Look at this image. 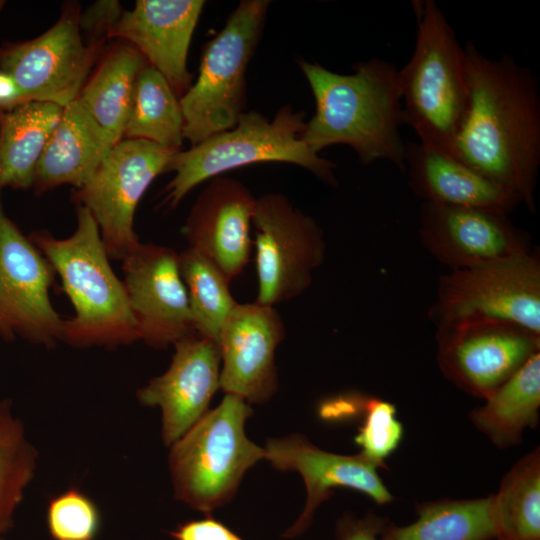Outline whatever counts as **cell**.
<instances>
[{
    "label": "cell",
    "instance_id": "obj_1",
    "mask_svg": "<svg viewBox=\"0 0 540 540\" xmlns=\"http://www.w3.org/2000/svg\"><path fill=\"white\" fill-rule=\"evenodd\" d=\"M466 113L450 155L514 193L536 212L540 166V97L536 76L512 56H484L465 46Z\"/></svg>",
    "mask_w": 540,
    "mask_h": 540
},
{
    "label": "cell",
    "instance_id": "obj_2",
    "mask_svg": "<svg viewBox=\"0 0 540 540\" xmlns=\"http://www.w3.org/2000/svg\"><path fill=\"white\" fill-rule=\"evenodd\" d=\"M315 98L316 111L302 141L315 153L335 145L350 146L361 164L378 160L405 172L404 122L398 69L385 60L359 62L354 73L339 74L299 60Z\"/></svg>",
    "mask_w": 540,
    "mask_h": 540
},
{
    "label": "cell",
    "instance_id": "obj_3",
    "mask_svg": "<svg viewBox=\"0 0 540 540\" xmlns=\"http://www.w3.org/2000/svg\"><path fill=\"white\" fill-rule=\"evenodd\" d=\"M76 228L66 238L46 229L28 236L52 265L74 314L64 319L62 342L76 348H117L138 340L123 281L117 277L90 212L76 205Z\"/></svg>",
    "mask_w": 540,
    "mask_h": 540
},
{
    "label": "cell",
    "instance_id": "obj_4",
    "mask_svg": "<svg viewBox=\"0 0 540 540\" xmlns=\"http://www.w3.org/2000/svg\"><path fill=\"white\" fill-rule=\"evenodd\" d=\"M412 3L415 47L398 70L404 122L420 144L450 155L469 102L465 50L434 0Z\"/></svg>",
    "mask_w": 540,
    "mask_h": 540
},
{
    "label": "cell",
    "instance_id": "obj_5",
    "mask_svg": "<svg viewBox=\"0 0 540 540\" xmlns=\"http://www.w3.org/2000/svg\"><path fill=\"white\" fill-rule=\"evenodd\" d=\"M304 112L282 107L274 119L243 112L236 125L192 146L177 151L167 172L174 177L164 189L162 204L175 208L200 183L228 170L262 162L296 164L325 183L336 186L335 164L313 152L301 139Z\"/></svg>",
    "mask_w": 540,
    "mask_h": 540
},
{
    "label": "cell",
    "instance_id": "obj_6",
    "mask_svg": "<svg viewBox=\"0 0 540 540\" xmlns=\"http://www.w3.org/2000/svg\"><path fill=\"white\" fill-rule=\"evenodd\" d=\"M252 414L249 403L226 394L169 446L168 465L177 500L203 513L231 501L246 471L266 456L265 449L245 434Z\"/></svg>",
    "mask_w": 540,
    "mask_h": 540
},
{
    "label": "cell",
    "instance_id": "obj_7",
    "mask_svg": "<svg viewBox=\"0 0 540 540\" xmlns=\"http://www.w3.org/2000/svg\"><path fill=\"white\" fill-rule=\"evenodd\" d=\"M268 0H242L207 43L194 84L179 99L192 146L233 128L243 113L246 70L261 37Z\"/></svg>",
    "mask_w": 540,
    "mask_h": 540
},
{
    "label": "cell",
    "instance_id": "obj_8",
    "mask_svg": "<svg viewBox=\"0 0 540 540\" xmlns=\"http://www.w3.org/2000/svg\"><path fill=\"white\" fill-rule=\"evenodd\" d=\"M437 327L506 322L540 335V260L526 252L451 270L439 278L432 307Z\"/></svg>",
    "mask_w": 540,
    "mask_h": 540
},
{
    "label": "cell",
    "instance_id": "obj_9",
    "mask_svg": "<svg viewBox=\"0 0 540 540\" xmlns=\"http://www.w3.org/2000/svg\"><path fill=\"white\" fill-rule=\"evenodd\" d=\"M177 151L143 139H122L73 192L75 204L96 221L110 259L121 261L141 242L134 230L136 208Z\"/></svg>",
    "mask_w": 540,
    "mask_h": 540
},
{
    "label": "cell",
    "instance_id": "obj_10",
    "mask_svg": "<svg viewBox=\"0 0 540 540\" xmlns=\"http://www.w3.org/2000/svg\"><path fill=\"white\" fill-rule=\"evenodd\" d=\"M252 224L256 236V302L274 306L301 295L325 258L321 228L280 193L256 199Z\"/></svg>",
    "mask_w": 540,
    "mask_h": 540
},
{
    "label": "cell",
    "instance_id": "obj_11",
    "mask_svg": "<svg viewBox=\"0 0 540 540\" xmlns=\"http://www.w3.org/2000/svg\"><path fill=\"white\" fill-rule=\"evenodd\" d=\"M0 190V338L54 348L62 342L64 318L54 308L52 265L7 216Z\"/></svg>",
    "mask_w": 540,
    "mask_h": 540
},
{
    "label": "cell",
    "instance_id": "obj_12",
    "mask_svg": "<svg viewBox=\"0 0 540 540\" xmlns=\"http://www.w3.org/2000/svg\"><path fill=\"white\" fill-rule=\"evenodd\" d=\"M79 9L68 5L46 32L0 48V69L13 77L23 101H75L98 60L102 46L87 44L78 25Z\"/></svg>",
    "mask_w": 540,
    "mask_h": 540
},
{
    "label": "cell",
    "instance_id": "obj_13",
    "mask_svg": "<svg viewBox=\"0 0 540 540\" xmlns=\"http://www.w3.org/2000/svg\"><path fill=\"white\" fill-rule=\"evenodd\" d=\"M438 364L461 390L486 399L540 352V335L506 322L437 327Z\"/></svg>",
    "mask_w": 540,
    "mask_h": 540
},
{
    "label": "cell",
    "instance_id": "obj_14",
    "mask_svg": "<svg viewBox=\"0 0 540 540\" xmlns=\"http://www.w3.org/2000/svg\"><path fill=\"white\" fill-rule=\"evenodd\" d=\"M121 264L139 341L166 349L196 334L179 253L167 246L140 242Z\"/></svg>",
    "mask_w": 540,
    "mask_h": 540
},
{
    "label": "cell",
    "instance_id": "obj_15",
    "mask_svg": "<svg viewBox=\"0 0 540 540\" xmlns=\"http://www.w3.org/2000/svg\"><path fill=\"white\" fill-rule=\"evenodd\" d=\"M422 245L451 270L465 269L529 252L525 234L507 214L423 202Z\"/></svg>",
    "mask_w": 540,
    "mask_h": 540
},
{
    "label": "cell",
    "instance_id": "obj_16",
    "mask_svg": "<svg viewBox=\"0 0 540 540\" xmlns=\"http://www.w3.org/2000/svg\"><path fill=\"white\" fill-rule=\"evenodd\" d=\"M285 336L274 306L237 302L221 330L220 389L247 403L262 404L278 388L275 351Z\"/></svg>",
    "mask_w": 540,
    "mask_h": 540
},
{
    "label": "cell",
    "instance_id": "obj_17",
    "mask_svg": "<svg viewBox=\"0 0 540 540\" xmlns=\"http://www.w3.org/2000/svg\"><path fill=\"white\" fill-rule=\"evenodd\" d=\"M264 449L265 459L274 468L298 472L307 490L302 513L283 537L294 538L302 534L310 526L317 508L334 494L335 488L359 491L378 505L394 499L378 473L381 466L362 453L341 455L324 451L301 434L268 439Z\"/></svg>",
    "mask_w": 540,
    "mask_h": 540
},
{
    "label": "cell",
    "instance_id": "obj_18",
    "mask_svg": "<svg viewBox=\"0 0 540 540\" xmlns=\"http://www.w3.org/2000/svg\"><path fill=\"white\" fill-rule=\"evenodd\" d=\"M168 369L136 392L144 406L159 407L162 439L171 446L205 413L220 388L221 356L218 344L198 334L176 342Z\"/></svg>",
    "mask_w": 540,
    "mask_h": 540
},
{
    "label": "cell",
    "instance_id": "obj_19",
    "mask_svg": "<svg viewBox=\"0 0 540 540\" xmlns=\"http://www.w3.org/2000/svg\"><path fill=\"white\" fill-rule=\"evenodd\" d=\"M256 199L239 180L214 177L196 199L182 227L188 248L211 260L230 281L249 261Z\"/></svg>",
    "mask_w": 540,
    "mask_h": 540
},
{
    "label": "cell",
    "instance_id": "obj_20",
    "mask_svg": "<svg viewBox=\"0 0 540 540\" xmlns=\"http://www.w3.org/2000/svg\"><path fill=\"white\" fill-rule=\"evenodd\" d=\"M204 6L203 0H138L123 10L111 38L135 47L182 96L191 86L187 56Z\"/></svg>",
    "mask_w": 540,
    "mask_h": 540
},
{
    "label": "cell",
    "instance_id": "obj_21",
    "mask_svg": "<svg viewBox=\"0 0 540 540\" xmlns=\"http://www.w3.org/2000/svg\"><path fill=\"white\" fill-rule=\"evenodd\" d=\"M409 187L425 203L509 214L520 199L451 155L420 143L405 144Z\"/></svg>",
    "mask_w": 540,
    "mask_h": 540
},
{
    "label": "cell",
    "instance_id": "obj_22",
    "mask_svg": "<svg viewBox=\"0 0 540 540\" xmlns=\"http://www.w3.org/2000/svg\"><path fill=\"white\" fill-rule=\"evenodd\" d=\"M114 145L76 99L63 108L36 166L32 189L42 195L62 185L81 188Z\"/></svg>",
    "mask_w": 540,
    "mask_h": 540
},
{
    "label": "cell",
    "instance_id": "obj_23",
    "mask_svg": "<svg viewBox=\"0 0 540 540\" xmlns=\"http://www.w3.org/2000/svg\"><path fill=\"white\" fill-rule=\"evenodd\" d=\"M63 108L30 101L4 111L0 119V190H28Z\"/></svg>",
    "mask_w": 540,
    "mask_h": 540
},
{
    "label": "cell",
    "instance_id": "obj_24",
    "mask_svg": "<svg viewBox=\"0 0 540 540\" xmlns=\"http://www.w3.org/2000/svg\"><path fill=\"white\" fill-rule=\"evenodd\" d=\"M132 45H114L88 77L77 100L115 146L124 137L135 82L147 65Z\"/></svg>",
    "mask_w": 540,
    "mask_h": 540
},
{
    "label": "cell",
    "instance_id": "obj_25",
    "mask_svg": "<svg viewBox=\"0 0 540 540\" xmlns=\"http://www.w3.org/2000/svg\"><path fill=\"white\" fill-rule=\"evenodd\" d=\"M470 413L474 426L498 448L519 444L537 426L540 408V352Z\"/></svg>",
    "mask_w": 540,
    "mask_h": 540
},
{
    "label": "cell",
    "instance_id": "obj_26",
    "mask_svg": "<svg viewBox=\"0 0 540 540\" xmlns=\"http://www.w3.org/2000/svg\"><path fill=\"white\" fill-rule=\"evenodd\" d=\"M415 522L397 526L388 521L381 540H495L493 495L444 499L415 505Z\"/></svg>",
    "mask_w": 540,
    "mask_h": 540
},
{
    "label": "cell",
    "instance_id": "obj_27",
    "mask_svg": "<svg viewBox=\"0 0 540 540\" xmlns=\"http://www.w3.org/2000/svg\"><path fill=\"white\" fill-rule=\"evenodd\" d=\"M184 120L177 95L165 77L147 64L138 74L124 130L127 139H143L180 150Z\"/></svg>",
    "mask_w": 540,
    "mask_h": 540
},
{
    "label": "cell",
    "instance_id": "obj_28",
    "mask_svg": "<svg viewBox=\"0 0 540 540\" xmlns=\"http://www.w3.org/2000/svg\"><path fill=\"white\" fill-rule=\"evenodd\" d=\"M521 458L493 495L495 540H540V452Z\"/></svg>",
    "mask_w": 540,
    "mask_h": 540
},
{
    "label": "cell",
    "instance_id": "obj_29",
    "mask_svg": "<svg viewBox=\"0 0 540 540\" xmlns=\"http://www.w3.org/2000/svg\"><path fill=\"white\" fill-rule=\"evenodd\" d=\"M195 333L216 343L229 314L237 304L228 277L207 257L187 248L179 253Z\"/></svg>",
    "mask_w": 540,
    "mask_h": 540
},
{
    "label": "cell",
    "instance_id": "obj_30",
    "mask_svg": "<svg viewBox=\"0 0 540 540\" xmlns=\"http://www.w3.org/2000/svg\"><path fill=\"white\" fill-rule=\"evenodd\" d=\"M38 453L27 439L10 399L0 400V537L13 526L14 514L37 467Z\"/></svg>",
    "mask_w": 540,
    "mask_h": 540
},
{
    "label": "cell",
    "instance_id": "obj_31",
    "mask_svg": "<svg viewBox=\"0 0 540 540\" xmlns=\"http://www.w3.org/2000/svg\"><path fill=\"white\" fill-rule=\"evenodd\" d=\"M47 526L54 540H94L100 528L99 511L85 494L69 489L50 501Z\"/></svg>",
    "mask_w": 540,
    "mask_h": 540
},
{
    "label": "cell",
    "instance_id": "obj_32",
    "mask_svg": "<svg viewBox=\"0 0 540 540\" xmlns=\"http://www.w3.org/2000/svg\"><path fill=\"white\" fill-rule=\"evenodd\" d=\"M361 412L364 420L355 442L361 447L360 453L383 468L384 460L397 449L403 436L396 408L386 400L366 396Z\"/></svg>",
    "mask_w": 540,
    "mask_h": 540
},
{
    "label": "cell",
    "instance_id": "obj_33",
    "mask_svg": "<svg viewBox=\"0 0 540 540\" xmlns=\"http://www.w3.org/2000/svg\"><path fill=\"white\" fill-rule=\"evenodd\" d=\"M123 10L117 0H99L79 13L78 25L84 41L103 46L111 38Z\"/></svg>",
    "mask_w": 540,
    "mask_h": 540
},
{
    "label": "cell",
    "instance_id": "obj_34",
    "mask_svg": "<svg viewBox=\"0 0 540 540\" xmlns=\"http://www.w3.org/2000/svg\"><path fill=\"white\" fill-rule=\"evenodd\" d=\"M387 522V519L372 511L361 518L346 513L336 523V538L337 540H381L380 536Z\"/></svg>",
    "mask_w": 540,
    "mask_h": 540
},
{
    "label": "cell",
    "instance_id": "obj_35",
    "mask_svg": "<svg viewBox=\"0 0 540 540\" xmlns=\"http://www.w3.org/2000/svg\"><path fill=\"white\" fill-rule=\"evenodd\" d=\"M171 536L175 540H242L219 521L207 517L179 525Z\"/></svg>",
    "mask_w": 540,
    "mask_h": 540
},
{
    "label": "cell",
    "instance_id": "obj_36",
    "mask_svg": "<svg viewBox=\"0 0 540 540\" xmlns=\"http://www.w3.org/2000/svg\"><path fill=\"white\" fill-rule=\"evenodd\" d=\"M24 103L21 91L12 76L0 69V110H11Z\"/></svg>",
    "mask_w": 540,
    "mask_h": 540
},
{
    "label": "cell",
    "instance_id": "obj_37",
    "mask_svg": "<svg viewBox=\"0 0 540 540\" xmlns=\"http://www.w3.org/2000/svg\"><path fill=\"white\" fill-rule=\"evenodd\" d=\"M5 3L6 2L4 0H0V12L3 9V7L5 6Z\"/></svg>",
    "mask_w": 540,
    "mask_h": 540
},
{
    "label": "cell",
    "instance_id": "obj_38",
    "mask_svg": "<svg viewBox=\"0 0 540 540\" xmlns=\"http://www.w3.org/2000/svg\"><path fill=\"white\" fill-rule=\"evenodd\" d=\"M1 114H2V111L0 110V119H1Z\"/></svg>",
    "mask_w": 540,
    "mask_h": 540
},
{
    "label": "cell",
    "instance_id": "obj_39",
    "mask_svg": "<svg viewBox=\"0 0 540 540\" xmlns=\"http://www.w3.org/2000/svg\"><path fill=\"white\" fill-rule=\"evenodd\" d=\"M0 540H4L2 537H0Z\"/></svg>",
    "mask_w": 540,
    "mask_h": 540
}]
</instances>
